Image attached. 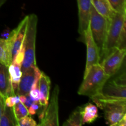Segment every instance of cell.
Returning <instances> with one entry per match:
<instances>
[{"instance_id":"4316f807","label":"cell","mask_w":126,"mask_h":126,"mask_svg":"<svg viewBox=\"0 0 126 126\" xmlns=\"http://www.w3.org/2000/svg\"><path fill=\"white\" fill-rule=\"evenodd\" d=\"M40 107H42L41 105L39 104V102H34L32 104V105L28 108V113L30 115H34L36 113L37 111L40 108Z\"/></svg>"},{"instance_id":"603a6c76","label":"cell","mask_w":126,"mask_h":126,"mask_svg":"<svg viewBox=\"0 0 126 126\" xmlns=\"http://www.w3.org/2000/svg\"><path fill=\"white\" fill-rule=\"evenodd\" d=\"M18 126H36L37 124L35 121L29 116V115L18 119Z\"/></svg>"},{"instance_id":"7c38bea8","label":"cell","mask_w":126,"mask_h":126,"mask_svg":"<svg viewBox=\"0 0 126 126\" xmlns=\"http://www.w3.org/2000/svg\"><path fill=\"white\" fill-rule=\"evenodd\" d=\"M78 6L79 28L78 33L80 40L84 43V34L89 24L91 11L92 8L91 0H77Z\"/></svg>"},{"instance_id":"ffe728a7","label":"cell","mask_w":126,"mask_h":126,"mask_svg":"<svg viewBox=\"0 0 126 126\" xmlns=\"http://www.w3.org/2000/svg\"><path fill=\"white\" fill-rule=\"evenodd\" d=\"M83 125L82 121V116L81 113V107L74 111L68 119L63 123V126H81Z\"/></svg>"},{"instance_id":"7a4b0ae2","label":"cell","mask_w":126,"mask_h":126,"mask_svg":"<svg viewBox=\"0 0 126 126\" xmlns=\"http://www.w3.org/2000/svg\"><path fill=\"white\" fill-rule=\"evenodd\" d=\"M38 17L34 14L28 16V23L23 44L24 57L22 62V73L31 67L37 66L36 62V39L37 33Z\"/></svg>"},{"instance_id":"d6986e66","label":"cell","mask_w":126,"mask_h":126,"mask_svg":"<svg viewBox=\"0 0 126 126\" xmlns=\"http://www.w3.org/2000/svg\"><path fill=\"white\" fill-rule=\"evenodd\" d=\"M12 61L11 46L8 40L0 38V63L9 66Z\"/></svg>"},{"instance_id":"4fadbf2b","label":"cell","mask_w":126,"mask_h":126,"mask_svg":"<svg viewBox=\"0 0 126 126\" xmlns=\"http://www.w3.org/2000/svg\"><path fill=\"white\" fill-rule=\"evenodd\" d=\"M23 57H24V51L23 49H21L16 57L13 59L12 63L8 66L11 84L14 92L16 94L18 89L20 80L22 76V73L21 70V66L23 60Z\"/></svg>"},{"instance_id":"52a82bcc","label":"cell","mask_w":126,"mask_h":126,"mask_svg":"<svg viewBox=\"0 0 126 126\" xmlns=\"http://www.w3.org/2000/svg\"><path fill=\"white\" fill-rule=\"evenodd\" d=\"M59 86H55L51 99L44 111L41 112L39 119L40 123L37 126H58L59 119Z\"/></svg>"},{"instance_id":"8992f818","label":"cell","mask_w":126,"mask_h":126,"mask_svg":"<svg viewBox=\"0 0 126 126\" xmlns=\"http://www.w3.org/2000/svg\"><path fill=\"white\" fill-rule=\"evenodd\" d=\"M96 97L110 100H126L125 73L112 81L108 79L103 86L100 94Z\"/></svg>"},{"instance_id":"3957f363","label":"cell","mask_w":126,"mask_h":126,"mask_svg":"<svg viewBox=\"0 0 126 126\" xmlns=\"http://www.w3.org/2000/svg\"><path fill=\"white\" fill-rule=\"evenodd\" d=\"M91 99L103 111L107 123L110 126H118L126 115V100H110L98 97Z\"/></svg>"},{"instance_id":"5b68a950","label":"cell","mask_w":126,"mask_h":126,"mask_svg":"<svg viewBox=\"0 0 126 126\" xmlns=\"http://www.w3.org/2000/svg\"><path fill=\"white\" fill-rule=\"evenodd\" d=\"M110 20L100 15L92 6L90 16L89 26L93 39L98 47L100 58L103 52L107 38Z\"/></svg>"},{"instance_id":"e0dca14e","label":"cell","mask_w":126,"mask_h":126,"mask_svg":"<svg viewBox=\"0 0 126 126\" xmlns=\"http://www.w3.org/2000/svg\"><path fill=\"white\" fill-rule=\"evenodd\" d=\"M81 113L82 124H90L98 118V107L92 103H87L81 107Z\"/></svg>"},{"instance_id":"484cf974","label":"cell","mask_w":126,"mask_h":126,"mask_svg":"<svg viewBox=\"0 0 126 126\" xmlns=\"http://www.w3.org/2000/svg\"><path fill=\"white\" fill-rule=\"evenodd\" d=\"M20 101L22 103L24 104V105L27 107V108H29L33 103H34L32 99L31 98L29 94H28L24 95H19Z\"/></svg>"},{"instance_id":"8fae6325","label":"cell","mask_w":126,"mask_h":126,"mask_svg":"<svg viewBox=\"0 0 126 126\" xmlns=\"http://www.w3.org/2000/svg\"><path fill=\"white\" fill-rule=\"evenodd\" d=\"M41 74V71L37 66L29 68L22 73L16 94L24 95L29 94L35 81L40 78Z\"/></svg>"},{"instance_id":"7402d4cb","label":"cell","mask_w":126,"mask_h":126,"mask_svg":"<svg viewBox=\"0 0 126 126\" xmlns=\"http://www.w3.org/2000/svg\"><path fill=\"white\" fill-rule=\"evenodd\" d=\"M116 12L126 15V0H108Z\"/></svg>"},{"instance_id":"f546056e","label":"cell","mask_w":126,"mask_h":126,"mask_svg":"<svg viewBox=\"0 0 126 126\" xmlns=\"http://www.w3.org/2000/svg\"><path fill=\"white\" fill-rule=\"evenodd\" d=\"M6 1H7V0H0V7H1V6H2Z\"/></svg>"},{"instance_id":"9c48e42d","label":"cell","mask_w":126,"mask_h":126,"mask_svg":"<svg viewBox=\"0 0 126 126\" xmlns=\"http://www.w3.org/2000/svg\"><path fill=\"white\" fill-rule=\"evenodd\" d=\"M28 19V16H27L21 21L17 28L9 33V34L6 38L11 46L12 60L16 57L23 46Z\"/></svg>"},{"instance_id":"30bf717a","label":"cell","mask_w":126,"mask_h":126,"mask_svg":"<svg viewBox=\"0 0 126 126\" xmlns=\"http://www.w3.org/2000/svg\"><path fill=\"white\" fill-rule=\"evenodd\" d=\"M84 43L86 44V49H87L86 68H85L84 74V76L93 65L99 63L100 62L99 51L92 36L89 24L87 27V29L85 32Z\"/></svg>"},{"instance_id":"83f0119b","label":"cell","mask_w":126,"mask_h":126,"mask_svg":"<svg viewBox=\"0 0 126 126\" xmlns=\"http://www.w3.org/2000/svg\"><path fill=\"white\" fill-rule=\"evenodd\" d=\"M4 98L0 95V118H1V114H2V110H3L4 106Z\"/></svg>"},{"instance_id":"44dd1931","label":"cell","mask_w":126,"mask_h":126,"mask_svg":"<svg viewBox=\"0 0 126 126\" xmlns=\"http://www.w3.org/2000/svg\"><path fill=\"white\" fill-rule=\"evenodd\" d=\"M13 109L15 116H16V118L17 121L21 118H24V117L29 115L28 108L20 101L14 106Z\"/></svg>"},{"instance_id":"2e32d148","label":"cell","mask_w":126,"mask_h":126,"mask_svg":"<svg viewBox=\"0 0 126 126\" xmlns=\"http://www.w3.org/2000/svg\"><path fill=\"white\" fill-rule=\"evenodd\" d=\"M92 5L95 11L105 18L110 20L115 14L108 0H91Z\"/></svg>"},{"instance_id":"f1b7e54d","label":"cell","mask_w":126,"mask_h":126,"mask_svg":"<svg viewBox=\"0 0 126 126\" xmlns=\"http://www.w3.org/2000/svg\"><path fill=\"white\" fill-rule=\"evenodd\" d=\"M118 126H126V115L124 116L123 119L119 122L118 124Z\"/></svg>"},{"instance_id":"d4e9b609","label":"cell","mask_w":126,"mask_h":126,"mask_svg":"<svg viewBox=\"0 0 126 126\" xmlns=\"http://www.w3.org/2000/svg\"><path fill=\"white\" fill-rule=\"evenodd\" d=\"M18 102H20L19 95L16 94L14 95L7 97V98H5L4 104L5 105L9 107H13Z\"/></svg>"},{"instance_id":"ac0fdd59","label":"cell","mask_w":126,"mask_h":126,"mask_svg":"<svg viewBox=\"0 0 126 126\" xmlns=\"http://www.w3.org/2000/svg\"><path fill=\"white\" fill-rule=\"evenodd\" d=\"M0 126H18L13 107H9L4 104L0 118Z\"/></svg>"},{"instance_id":"9a60e30c","label":"cell","mask_w":126,"mask_h":126,"mask_svg":"<svg viewBox=\"0 0 126 126\" xmlns=\"http://www.w3.org/2000/svg\"><path fill=\"white\" fill-rule=\"evenodd\" d=\"M50 83L51 82L49 76L43 72H41L39 79V91L40 94V99L39 102L41 106L43 108L41 111L46 109L49 103Z\"/></svg>"},{"instance_id":"ba28073f","label":"cell","mask_w":126,"mask_h":126,"mask_svg":"<svg viewBox=\"0 0 126 126\" xmlns=\"http://www.w3.org/2000/svg\"><path fill=\"white\" fill-rule=\"evenodd\" d=\"M126 54V49L116 47L99 63L110 77L115 75L120 70Z\"/></svg>"},{"instance_id":"277c9868","label":"cell","mask_w":126,"mask_h":126,"mask_svg":"<svg viewBox=\"0 0 126 126\" xmlns=\"http://www.w3.org/2000/svg\"><path fill=\"white\" fill-rule=\"evenodd\" d=\"M126 14L115 12L114 16L110 20L107 38L103 52L100 58V62L113 49L118 47L122 29L124 23H126Z\"/></svg>"},{"instance_id":"cb8c5ba5","label":"cell","mask_w":126,"mask_h":126,"mask_svg":"<svg viewBox=\"0 0 126 126\" xmlns=\"http://www.w3.org/2000/svg\"><path fill=\"white\" fill-rule=\"evenodd\" d=\"M126 23H124V26L122 29L121 34L120 38H119V41H118V47L119 49H126Z\"/></svg>"},{"instance_id":"5bb4252c","label":"cell","mask_w":126,"mask_h":126,"mask_svg":"<svg viewBox=\"0 0 126 126\" xmlns=\"http://www.w3.org/2000/svg\"><path fill=\"white\" fill-rule=\"evenodd\" d=\"M0 95L4 98L16 95L12 89L8 66L0 63Z\"/></svg>"},{"instance_id":"6da1fadb","label":"cell","mask_w":126,"mask_h":126,"mask_svg":"<svg viewBox=\"0 0 126 126\" xmlns=\"http://www.w3.org/2000/svg\"><path fill=\"white\" fill-rule=\"evenodd\" d=\"M111 78L107 75L100 63L93 65L86 76L79 88L78 94L92 98L100 94L105 84Z\"/></svg>"}]
</instances>
